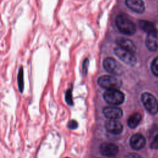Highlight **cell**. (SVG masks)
Returning a JSON list of instances; mask_svg holds the SVG:
<instances>
[{"mask_svg": "<svg viewBox=\"0 0 158 158\" xmlns=\"http://www.w3.org/2000/svg\"><path fill=\"white\" fill-rule=\"evenodd\" d=\"M115 24L118 30L125 35H132L136 31L135 25L123 14H120L117 16Z\"/></svg>", "mask_w": 158, "mask_h": 158, "instance_id": "1", "label": "cell"}, {"mask_svg": "<svg viewBox=\"0 0 158 158\" xmlns=\"http://www.w3.org/2000/svg\"><path fill=\"white\" fill-rule=\"evenodd\" d=\"M98 83L100 86L109 89H118L122 85V81L116 77L111 75H103L98 80Z\"/></svg>", "mask_w": 158, "mask_h": 158, "instance_id": "2", "label": "cell"}, {"mask_svg": "<svg viewBox=\"0 0 158 158\" xmlns=\"http://www.w3.org/2000/svg\"><path fill=\"white\" fill-rule=\"evenodd\" d=\"M141 101L146 109L151 114L155 115L158 112V101L149 93H143L141 94Z\"/></svg>", "mask_w": 158, "mask_h": 158, "instance_id": "3", "label": "cell"}, {"mask_svg": "<svg viewBox=\"0 0 158 158\" xmlns=\"http://www.w3.org/2000/svg\"><path fill=\"white\" fill-rule=\"evenodd\" d=\"M103 97L106 102L111 105H119L124 101V94L118 89L106 90Z\"/></svg>", "mask_w": 158, "mask_h": 158, "instance_id": "4", "label": "cell"}, {"mask_svg": "<svg viewBox=\"0 0 158 158\" xmlns=\"http://www.w3.org/2000/svg\"><path fill=\"white\" fill-rule=\"evenodd\" d=\"M115 54L123 62L127 65L133 66L136 63V59L134 56V54L125 49H123L120 47L115 48L114 49Z\"/></svg>", "mask_w": 158, "mask_h": 158, "instance_id": "5", "label": "cell"}, {"mask_svg": "<svg viewBox=\"0 0 158 158\" xmlns=\"http://www.w3.org/2000/svg\"><path fill=\"white\" fill-rule=\"evenodd\" d=\"M103 67L106 71L114 75H120L123 73L121 65L112 57H107L104 60Z\"/></svg>", "mask_w": 158, "mask_h": 158, "instance_id": "6", "label": "cell"}, {"mask_svg": "<svg viewBox=\"0 0 158 158\" xmlns=\"http://www.w3.org/2000/svg\"><path fill=\"white\" fill-rule=\"evenodd\" d=\"M99 151L102 155L106 157H114L118 152L117 144L112 143H103L100 145Z\"/></svg>", "mask_w": 158, "mask_h": 158, "instance_id": "7", "label": "cell"}, {"mask_svg": "<svg viewBox=\"0 0 158 158\" xmlns=\"http://www.w3.org/2000/svg\"><path fill=\"white\" fill-rule=\"evenodd\" d=\"M146 45L148 49L151 51H156L158 49V31L148 33L146 38Z\"/></svg>", "mask_w": 158, "mask_h": 158, "instance_id": "8", "label": "cell"}, {"mask_svg": "<svg viewBox=\"0 0 158 158\" xmlns=\"http://www.w3.org/2000/svg\"><path fill=\"white\" fill-rule=\"evenodd\" d=\"M106 130L114 135H118L123 131L122 124L117 120L109 119L105 123Z\"/></svg>", "mask_w": 158, "mask_h": 158, "instance_id": "9", "label": "cell"}, {"mask_svg": "<svg viewBox=\"0 0 158 158\" xmlns=\"http://www.w3.org/2000/svg\"><path fill=\"white\" fill-rule=\"evenodd\" d=\"M104 115L108 119L117 120L123 115L121 109L117 107H106L103 109Z\"/></svg>", "mask_w": 158, "mask_h": 158, "instance_id": "10", "label": "cell"}, {"mask_svg": "<svg viewBox=\"0 0 158 158\" xmlns=\"http://www.w3.org/2000/svg\"><path fill=\"white\" fill-rule=\"evenodd\" d=\"M116 43L120 48L130 51L133 54H134L136 51V47L135 44L132 41L128 38L123 37H118L116 39Z\"/></svg>", "mask_w": 158, "mask_h": 158, "instance_id": "11", "label": "cell"}, {"mask_svg": "<svg viewBox=\"0 0 158 158\" xmlns=\"http://www.w3.org/2000/svg\"><path fill=\"white\" fill-rule=\"evenodd\" d=\"M146 144V139L144 137L139 134L136 133L133 135L130 139V144L131 147L135 150H139L143 148Z\"/></svg>", "mask_w": 158, "mask_h": 158, "instance_id": "12", "label": "cell"}, {"mask_svg": "<svg viewBox=\"0 0 158 158\" xmlns=\"http://www.w3.org/2000/svg\"><path fill=\"white\" fill-rule=\"evenodd\" d=\"M127 6L136 13H143L144 10V4L142 0H125Z\"/></svg>", "mask_w": 158, "mask_h": 158, "instance_id": "13", "label": "cell"}, {"mask_svg": "<svg viewBox=\"0 0 158 158\" xmlns=\"http://www.w3.org/2000/svg\"><path fill=\"white\" fill-rule=\"evenodd\" d=\"M141 120V115L139 113H134L130 115L127 120L128 126L131 128L136 127Z\"/></svg>", "mask_w": 158, "mask_h": 158, "instance_id": "14", "label": "cell"}, {"mask_svg": "<svg viewBox=\"0 0 158 158\" xmlns=\"http://www.w3.org/2000/svg\"><path fill=\"white\" fill-rule=\"evenodd\" d=\"M138 23H139V27L143 31L147 32L148 33L156 30L154 25L152 22H150L146 20H139Z\"/></svg>", "mask_w": 158, "mask_h": 158, "instance_id": "15", "label": "cell"}, {"mask_svg": "<svg viewBox=\"0 0 158 158\" xmlns=\"http://www.w3.org/2000/svg\"><path fill=\"white\" fill-rule=\"evenodd\" d=\"M18 84L20 92L23 91V69L21 67L19 69V72L18 75Z\"/></svg>", "mask_w": 158, "mask_h": 158, "instance_id": "16", "label": "cell"}, {"mask_svg": "<svg viewBox=\"0 0 158 158\" xmlns=\"http://www.w3.org/2000/svg\"><path fill=\"white\" fill-rule=\"evenodd\" d=\"M151 68L154 75L158 77V56L156 57L152 62Z\"/></svg>", "mask_w": 158, "mask_h": 158, "instance_id": "17", "label": "cell"}, {"mask_svg": "<svg viewBox=\"0 0 158 158\" xmlns=\"http://www.w3.org/2000/svg\"><path fill=\"white\" fill-rule=\"evenodd\" d=\"M65 100L68 104L72 105L73 104V100H72V91L70 89L67 90L65 93Z\"/></svg>", "mask_w": 158, "mask_h": 158, "instance_id": "18", "label": "cell"}, {"mask_svg": "<svg viewBox=\"0 0 158 158\" xmlns=\"http://www.w3.org/2000/svg\"><path fill=\"white\" fill-rule=\"evenodd\" d=\"M151 148L152 149H158V134L156 135L154 139L151 144Z\"/></svg>", "mask_w": 158, "mask_h": 158, "instance_id": "19", "label": "cell"}, {"mask_svg": "<svg viewBox=\"0 0 158 158\" xmlns=\"http://www.w3.org/2000/svg\"><path fill=\"white\" fill-rule=\"evenodd\" d=\"M68 127L70 129H75L78 127V123L77 122V121L72 120L68 123Z\"/></svg>", "mask_w": 158, "mask_h": 158, "instance_id": "20", "label": "cell"}, {"mask_svg": "<svg viewBox=\"0 0 158 158\" xmlns=\"http://www.w3.org/2000/svg\"><path fill=\"white\" fill-rule=\"evenodd\" d=\"M125 158H141V157L136 154L131 153V154H129L128 155H127Z\"/></svg>", "mask_w": 158, "mask_h": 158, "instance_id": "21", "label": "cell"}, {"mask_svg": "<svg viewBox=\"0 0 158 158\" xmlns=\"http://www.w3.org/2000/svg\"><path fill=\"white\" fill-rule=\"evenodd\" d=\"M88 65V60L87 59H85V60L84 61V63H83V71L85 72H86V70H87V67Z\"/></svg>", "mask_w": 158, "mask_h": 158, "instance_id": "22", "label": "cell"}, {"mask_svg": "<svg viewBox=\"0 0 158 158\" xmlns=\"http://www.w3.org/2000/svg\"></svg>", "mask_w": 158, "mask_h": 158, "instance_id": "23", "label": "cell"}]
</instances>
